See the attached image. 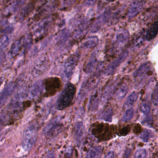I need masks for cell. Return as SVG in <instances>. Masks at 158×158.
<instances>
[{
    "instance_id": "obj_1",
    "label": "cell",
    "mask_w": 158,
    "mask_h": 158,
    "mask_svg": "<svg viewBox=\"0 0 158 158\" xmlns=\"http://www.w3.org/2000/svg\"><path fill=\"white\" fill-rule=\"evenodd\" d=\"M144 2L143 1H133L128 10L127 16L129 19H131L137 15L143 9Z\"/></svg>"
},
{
    "instance_id": "obj_2",
    "label": "cell",
    "mask_w": 158,
    "mask_h": 158,
    "mask_svg": "<svg viewBox=\"0 0 158 158\" xmlns=\"http://www.w3.org/2000/svg\"><path fill=\"white\" fill-rule=\"evenodd\" d=\"M127 56V51L123 52L121 54L119 55L115 60H114L112 63L108 66L107 71L108 73H113L117 69L118 67V66L123 62V60L125 59V58Z\"/></svg>"
},
{
    "instance_id": "obj_3",
    "label": "cell",
    "mask_w": 158,
    "mask_h": 158,
    "mask_svg": "<svg viewBox=\"0 0 158 158\" xmlns=\"http://www.w3.org/2000/svg\"><path fill=\"white\" fill-rule=\"evenodd\" d=\"M158 35V19L154 22L152 25L149 27L146 35V38L147 40H152Z\"/></svg>"
},
{
    "instance_id": "obj_4",
    "label": "cell",
    "mask_w": 158,
    "mask_h": 158,
    "mask_svg": "<svg viewBox=\"0 0 158 158\" xmlns=\"http://www.w3.org/2000/svg\"><path fill=\"white\" fill-rule=\"evenodd\" d=\"M128 39V33L126 31H123L118 33L116 35L115 38V44L116 48H119L121 46H123Z\"/></svg>"
},
{
    "instance_id": "obj_5",
    "label": "cell",
    "mask_w": 158,
    "mask_h": 158,
    "mask_svg": "<svg viewBox=\"0 0 158 158\" xmlns=\"http://www.w3.org/2000/svg\"><path fill=\"white\" fill-rule=\"evenodd\" d=\"M151 66L150 64H149L148 63H146L143 64L142 65H141L134 73L133 76L135 78H139V77H142L143 76H144L146 73H149V72H152L150 70ZM149 75V74H148Z\"/></svg>"
},
{
    "instance_id": "obj_6",
    "label": "cell",
    "mask_w": 158,
    "mask_h": 158,
    "mask_svg": "<svg viewBox=\"0 0 158 158\" xmlns=\"http://www.w3.org/2000/svg\"><path fill=\"white\" fill-rule=\"evenodd\" d=\"M138 97V95L136 92H133L131 94H130L125 101L123 106L124 108L127 109L131 108V107L133 106V105L136 102Z\"/></svg>"
},
{
    "instance_id": "obj_7",
    "label": "cell",
    "mask_w": 158,
    "mask_h": 158,
    "mask_svg": "<svg viewBox=\"0 0 158 158\" xmlns=\"http://www.w3.org/2000/svg\"><path fill=\"white\" fill-rule=\"evenodd\" d=\"M101 154V150L98 148H90L86 153V158H99Z\"/></svg>"
},
{
    "instance_id": "obj_8",
    "label": "cell",
    "mask_w": 158,
    "mask_h": 158,
    "mask_svg": "<svg viewBox=\"0 0 158 158\" xmlns=\"http://www.w3.org/2000/svg\"><path fill=\"white\" fill-rule=\"evenodd\" d=\"M128 92V86L124 84L122 85L116 91L115 97L118 99H121L125 96Z\"/></svg>"
},
{
    "instance_id": "obj_9",
    "label": "cell",
    "mask_w": 158,
    "mask_h": 158,
    "mask_svg": "<svg viewBox=\"0 0 158 158\" xmlns=\"http://www.w3.org/2000/svg\"><path fill=\"white\" fill-rule=\"evenodd\" d=\"M133 115H134V111L132 108L127 109L122 118V121L123 122H127L130 121L133 117Z\"/></svg>"
},
{
    "instance_id": "obj_10",
    "label": "cell",
    "mask_w": 158,
    "mask_h": 158,
    "mask_svg": "<svg viewBox=\"0 0 158 158\" xmlns=\"http://www.w3.org/2000/svg\"><path fill=\"white\" fill-rule=\"evenodd\" d=\"M148 152L145 149H138L134 156V158H147Z\"/></svg>"
},
{
    "instance_id": "obj_11",
    "label": "cell",
    "mask_w": 158,
    "mask_h": 158,
    "mask_svg": "<svg viewBox=\"0 0 158 158\" xmlns=\"http://www.w3.org/2000/svg\"><path fill=\"white\" fill-rule=\"evenodd\" d=\"M152 102L154 105H158V83L154 89L152 94Z\"/></svg>"
},
{
    "instance_id": "obj_12",
    "label": "cell",
    "mask_w": 158,
    "mask_h": 158,
    "mask_svg": "<svg viewBox=\"0 0 158 158\" xmlns=\"http://www.w3.org/2000/svg\"><path fill=\"white\" fill-rule=\"evenodd\" d=\"M141 110L144 115H148L150 112V106L147 103H143L141 105Z\"/></svg>"
},
{
    "instance_id": "obj_13",
    "label": "cell",
    "mask_w": 158,
    "mask_h": 158,
    "mask_svg": "<svg viewBox=\"0 0 158 158\" xmlns=\"http://www.w3.org/2000/svg\"><path fill=\"white\" fill-rule=\"evenodd\" d=\"M150 138L149 131L148 130H144L140 135V138L144 141H148Z\"/></svg>"
},
{
    "instance_id": "obj_14",
    "label": "cell",
    "mask_w": 158,
    "mask_h": 158,
    "mask_svg": "<svg viewBox=\"0 0 158 158\" xmlns=\"http://www.w3.org/2000/svg\"><path fill=\"white\" fill-rule=\"evenodd\" d=\"M104 158H114V153L113 151L108 152L104 156Z\"/></svg>"
},
{
    "instance_id": "obj_15",
    "label": "cell",
    "mask_w": 158,
    "mask_h": 158,
    "mask_svg": "<svg viewBox=\"0 0 158 158\" xmlns=\"http://www.w3.org/2000/svg\"><path fill=\"white\" fill-rule=\"evenodd\" d=\"M45 158H56V156L53 152H49L46 154Z\"/></svg>"
}]
</instances>
